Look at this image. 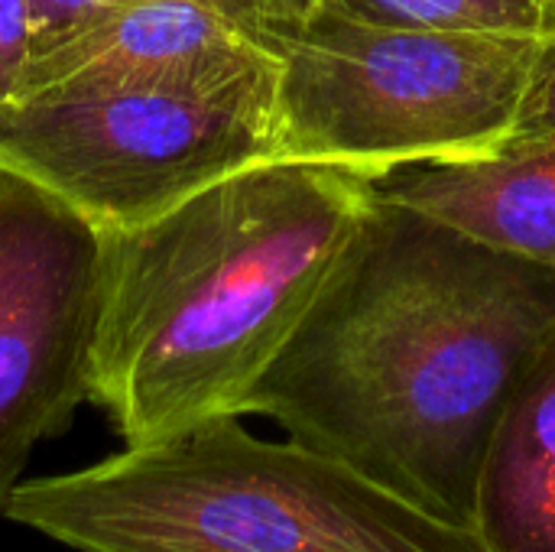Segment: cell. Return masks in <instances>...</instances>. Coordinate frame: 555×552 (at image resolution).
<instances>
[{
    "label": "cell",
    "instance_id": "obj_7",
    "mask_svg": "<svg viewBox=\"0 0 555 552\" xmlns=\"http://www.w3.org/2000/svg\"><path fill=\"white\" fill-rule=\"evenodd\" d=\"M276 72L273 39L221 0H111L33 46L20 94L65 85L218 91Z\"/></svg>",
    "mask_w": 555,
    "mask_h": 552
},
{
    "label": "cell",
    "instance_id": "obj_11",
    "mask_svg": "<svg viewBox=\"0 0 555 552\" xmlns=\"http://www.w3.org/2000/svg\"><path fill=\"white\" fill-rule=\"evenodd\" d=\"M101 3H111V0H33L36 42H42L46 36L59 33L65 23L78 20L81 13H88ZM221 3L231 7L247 23H254L257 29H263L270 39L280 33H289L293 26H299L322 7V0H221Z\"/></svg>",
    "mask_w": 555,
    "mask_h": 552
},
{
    "label": "cell",
    "instance_id": "obj_3",
    "mask_svg": "<svg viewBox=\"0 0 555 552\" xmlns=\"http://www.w3.org/2000/svg\"><path fill=\"white\" fill-rule=\"evenodd\" d=\"M241 420L20 482L0 517L75 552H481L468 527Z\"/></svg>",
    "mask_w": 555,
    "mask_h": 552
},
{
    "label": "cell",
    "instance_id": "obj_5",
    "mask_svg": "<svg viewBox=\"0 0 555 552\" xmlns=\"http://www.w3.org/2000/svg\"><path fill=\"white\" fill-rule=\"evenodd\" d=\"M276 78L218 91L65 85L0 107V172L98 231H133L211 182L280 156Z\"/></svg>",
    "mask_w": 555,
    "mask_h": 552
},
{
    "label": "cell",
    "instance_id": "obj_1",
    "mask_svg": "<svg viewBox=\"0 0 555 552\" xmlns=\"http://www.w3.org/2000/svg\"><path fill=\"white\" fill-rule=\"evenodd\" d=\"M553 325V270L377 192L241 416L472 530L488 436Z\"/></svg>",
    "mask_w": 555,
    "mask_h": 552
},
{
    "label": "cell",
    "instance_id": "obj_8",
    "mask_svg": "<svg viewBox=\"0 0 555 552\" xmlns=\"http://www.w3.org/2000/svg\"><path fill=\"white\" fill-rule=\"evenodd\" d=\"M377 192L555 273V140H511L488 156L400 169Z\"/></svg>",
    "mask_w": 555,
    "mask_h": 552
},
{
    "label": "cell",
    "instance_id": "obj_4",
    "mask_svg": "<svg viewBox=\"0 0 555 552\" xmlns=\"http://www.w3.org/2000/svg\"><path fill=\"white\" fill-rule=\"evenodd\" d=\"M273 49L280 156L380 182L507 146L543 39L384 26L319 7Z\"/></svg>",
    "mask_w": 555,
    "mask_h": 552
},
{
    "label": "cell",
    "instance_id": "obj_12",
    "mask_svg": "<svg viewBox=\"0 0 555 552\" xmlns=\"http://www.w3.org/2000/svg\"><path fill=\"white\" fill-rule=\"evenodd\" d=\"M33 42V0H0V107L20 94Z\"/></svg>",
    "mask_w": 555,
    "mask_h": 552
},
{
    "label": "cell",
    "instance_id": "obj_9",
    "mask_svg": "<svg viewBox=\"0 0 555 552\" xmlns=\"http://www.w3.org/2000/svg\"><path fill=\"white\" fill-rule=\"evenodd\" d=\"M472 534L481 552H555V325L494 420Z\"/></svg>",
    "mask_w": 555,
    "mask_h": 552
},
{
    "label": "cell",
    "instance_id": "obj_10",
    "mask_svg": "<svg viewBox=\"0 0 555 552\" xmlns=\"http://www.w3.org/2000/svg\"><path fill=\"white\" fill-rule=\"evenodd\" d=\"M351 20L416 29H462L553 39L555 0H322Z\"/></svg>",
    "mask_w": 555,
    "mask_h": 552
},
{
    "label": "cell",
    "instance_id": "obj_13",
    "mask_svg": "<svg viewBox=\"0 0 555 552\" xmlns=\"http://www.w3.org/2000/svg\"><path fill=\"white\" fill-rule=\"evenodd\" d=\"M511 140H555V36L540 49Z\"/></svg>",
    "mask_w": 555,
    "mask_h": 552
},
{
    "label": "cell",
    "instance_id": "obj_2",
    "mask_svg": "<svg viewBox=\"0 0 555 552\" xmlns=\"http://www.w3.org/2000/svg\"><path fill=\"white\" fill-rule=\"evenodd\" d=\"M374 198L364 176L267 159L133 231H101L88 403L124 446L241 416Z\"/></svg>",
    "mask_w": 555,
    "mask_h": 552
},
{
    "label": "cell",
    "instance_id": "obj_6",
    "mask_svg": "<svg viewBox=\"0 0 555 552\" xmlns=\"http://www.w3.org/2000/svg\"><path fill=\"white\" fill-rule=\"evenodd\" d=\"M101 290L104 234L0 172V514L36 446L88 403Z\"/></svg>",
    "mask_w": 555,
    "mask_h": 552
}]
</instances>
